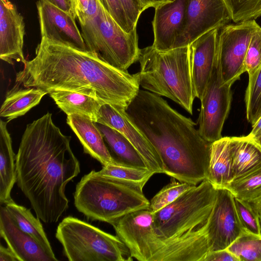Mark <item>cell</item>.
<instances>
[{"label":"cell","mask_w":261,"mask_h":261,"mask_svg":"<svg viewBox=\"0 0 261 261\" xmlns=\"http://www.w3.org/2000/svg\"><path fill=\"white\" fill-rule=\"evenodd\" d=\"M23 65L16 73V82L48 93L75 92L93 97L102 105L126 109L140 90L136 73L114 67L90 51L45 39L36 47L35 57Z\"/></svg>","instance_id":"obj_1"},{"label":"cell","mask_w":261,"mask_h":261,"mask_svg":"<svg viewBox=\"0 0 261 261\" xmlns=\"http://www.w3.org/2000/svg\"><path fill=\"white\" fill-rule=\"evenodd\" d=\"M70 140L47 112L27 124L16 154L17 184L46 223L57 222L67 211L66 186L80 172Z\"/></svg>","instance_id":"obj_2"},{"label":"cell","mask_w":261,"mask_h":261,"mask_svg":"<svg viewBox=\"0 0 261 261\" xmlns=\"http://www.w3.org/2000/svg\"><path fill=\"white\" fill-rule=\"evenodd\" d=\"M126 112L158 152L163 173L195 186L206 179L212 143L200 135L190 118L160 96L140 89Z\"/></svg>","instance_id":"obj_3"},{"label":"cell","mask_w":261,"mask_h":261,"mask_svg":"<svg viewBox=\"0 0 261 261\" xmlns=\"http://www.w3.org/2000/svg\"><path fill=\"white\" fill-rule=\"evenodd\" d=\"M139 72L145 90L174 101L190 114L195 99L191 79L189 45L159 51L152 45L140 49Z\"/></svg>","instance_id":"obj_4"},{"label":"cell","mask_w":261,"mask_h":261,"mask_svg":"<svg viewBox=\"0 0 261 261\" xmlns=\"http://www.w3.org/2000/svg\"><path fill=\"white\" fill-rule=\"evenodd\" d=\"M142 190L93 170L77 184L74 203L87 218L111 225L127 214L149 208Z\"/></svg>","instance_id":"obj_5"},{"label":"cell","mask_w":261,"mask_h":261,"mask_svg":"<svg viewBox=\"0 0 261 261\" xmlns=\"http://www.w3.org/2000/svg\"><path fill=\"white\" fill-rule=\"evenodd\" d=\"M217 189L205 179L182 193L174 201L153 213V227L165 244L207 231Z\"/></svg>","instance_id":"obj_6"},{"label":"cell","mask_w":261,"mask_h":261,"mask_svg":"<svg viewBox=\"0 0 261 261\" xmlns=\"http://www.w3.org/2000/svg\"><path fill=\"white\" fill-rule=\"evenodd\" d=\"M56 238L70 261L133 260L128 248L117 236L72 216L59 224Z\"/></svg>","instance_id":"obj_7"},{"label":"cell","mask_w":261,"mask_h":261,"mask_svg":"<svg viewBox=\"0 0 261 261\" xmlns=\"http://www.w3.org/2000/svg\"><path fill=\"white\" fill-rule=\"evenodd\" d=\"M80 25L88 50L101 60L124 70L138 61L141 49L137 29L125 32L100 3L96 15Z\"/></svg>","instance_id":"obj_8"},{"label":"cell","mask_w":261,"mask_h":261,"mask_svg":"<svg viewBox=\"0 0 261 261\" xmlns=\"http://www.w3.org/2000/svg\"><path fill=\"white\" fill-rule=\"evenodd\" d=\"M231 87L222 81L216 53L211 75L200 99L201 107L198 118L199 133L209 142L213 143L222 137L223 127L231 106Z\"/></svg>","instance_id":"obj_9"},{"label":"cell","mask_w":261,"mask_h":261,"mask_svg":"<svg viewBox=\"0 0 261 261\" xmlns=\"http://www.w3.org/2000/svg\"><path fill=\"white\" fill-rule=\"evenodd\" d=\"M259 25L255 19L227 24L219 29L217 53L224 83L231 86L245 71V59L251 38Z\"/></svg>","instance_id":"obj_10"},{"label":"cell","mask_w":261,"mask_h":261,"mask_svg":"<svg viewBox=\"0 0 261 261\" xmlns=\"http://www.w3.org/2000/svg\"><path fill=\"white\" fill-rule=\"evenodd\" d=\"M231 20L224 0H189L184 25L174 48L189 45L202 35Z\"/></svg>","instance_id":"obj_11"},{"label":"cell","mask_w":261,"mask_h":261,"mask_svg":"<svg viewBox=\"0 0 261 261\" xmlns=\"http://www.w3.org/2000/svg\"><path fill=\"white\" fill-rule=\"evenodd\" d=\"M206 229L210 251L226 249L245 230L235 208L234 196L227 189H217Z\"/></svg>","instance_id":"obj_12"},{"label":"cell","mask_w":261,"mask_h":261,"mask_svg":"<svg viewBox=\"0 0 261 261\" xmlns=\"http://www.w3.org/2000/svg\"><path fill=\"white\" fill-rule=\"evenodd\" d=\"M96 123L114 128L123 135L133 145L147 167L155 173H163L162 160L148 139L127 116L126 109L116 105H101Z\"/></svg>","instance_id":"obj_13"},{"label":"cell","mask_w":261,"mask_h":261,"mask_svg":"<svg viewBox=\"0 0 261 261\" xmlns=\"http://www.w3.org/2000/svg\"><path fill=\"white\" fill-rule=\"evenodd\" d=\"M36 5L41 39L88 50L70 13L60 9L47 0H38Z\"/></svg>","instance_id":"obj_14"},{"label":"cell","mask_w":261,"mask_h":261,"mask_svg":"<svg viewBox=\"0 0 261 261\" xmlns=\"http://www.w3.org/2000/svg\"><path fill=\"white\" fill-rule=\"evenodd\" d=\"M189 0H169L155 8L152 21L154 41L152 46L159 51L174 48L182 30Z\"/></svg>","instance_id":"obj_15"},{"label":"cell","mask_w":261,"mask_h":261,"mask_svg":"<svg viewBox=\"0 0 261 261\" xmlns=\"http://www.w3.org/2000/svg\"><path fill=\"white\" fill-rule=\"evenodd\" d=\"M23 18L9 0H0V58L10 64L26 60L23 53Z\"/></svg>","instance_id":"obj_16"},{"label":"cell","mask_w":261,"mask_h":261,"mask_svg":"<svg viewBox=\"0 0 261 261\" xmlns=\"http://www.w3.org/2000/svg\"><path fill=\"white\" fill-rule=\"evenodd\" d=\"M219 29L202 35L189 45L192 83L194 95L202 97L215 61Z\"/></svg>","instance_id":"obj_17"},{"label":"cell","mask_w":261,"mask_h":261,"mask_svg":"<svg viewBox=\"0 0 261 261\" xmlns=\"http://www.w3.org/2000/svg\"><path fill=\"white\" fill-rule=\"evenodd\" d=\"M0 235L19 261H55L35 239L19 228L5 206L1 207Z\"/></svg>","instance_id":"obj_18"},{"label":"cell","mask_w":261,"mask_h":261,"mask_svg":"<svg viewBox=\"0 0 261 261\" xmlns=\"http://www.w3.org/2000/svg\"><path fill=\"white\" fill-rule=\"evenodd\" d=\"M66 122L77 137L85 153L98 161L102 166L122 164L110 153L96 122L87 116L76 114L67 115Z\"/></svg>","instance_id":"obj_19"},{"label":"cell","mask_w":261,"mask_h":261,"mask_svg":"<svg viewBox=\"0 0 261 261\" xmlns=\"http://www.w3.org/2000/svg\"><path fill=\"white\" fill-rule=\"evenodd\" d=\"M230 137H224L212 143L206 179L216 189L226 188L233 180Z\"/></svg>","instance_id":"obj_20"},{"label":"cell","mask_w":261,"mask_h":261,"mask_svg":"<svg viewBox=\"0 0 261 261\" xmlns=\"http://www.w3.org/2000/svg\"><path fill=\"white\" fill-rule=\"evenodd\" d=\"M9 122L0 121V203L13 200L11 192L17 181L15 157L12 141L7 125Z\"/></svg>","instance_id":"obj_21"},{"label":"cell","mask_w":261,"mask_h":261,"mask_svg":"<svg viewBox=\"0 0 261 261\" xmlns=\"http://www.w3.org/2000/svg\"><path fill=\"white\" fill-rule=\"evenodd\" d=\"M233 180L242 178L261 167V149L246 136L230 137Z\"/></svg>","instance_id":"obj_22"},{"label":"cell","mask_w":261,"mask_h":261,"mask_svg":"<svg viewBox=\"0 0 261 261\" xmlns=\"http://www.w3.org/2000/svg\"><path fill=\"white\" fill-rule=\"evenodd\" d=\"M48 94L37 88H13L9 90L0 109V116L9 122L25 114Z\"/></svg>","instance_id":"obj_23"},{"label":"cell","mask_w":261,"mask_h":261,"mask_svg":"<svg viewBox=\"0 0 261 261\" xmlns=\"http://www.w3.org/2000/svg\"><path fill=\"white\" fill-rule=\"evenodd\" d=\"M48 94L67 115L80 114L96 122L98 113L102 104L93 97L65 90L52 91Z\"/></svg>","instance_id":"obj_24"},{"label":"cell","mask_w":261,"mask_h":261,"mask_svg":"<svg viewBox=\"0 0 261 261\" xmlns=\"http://www.w3.org/2000/svg\"><path fill=\"white\" fill-rule=\"evenodd\" d=\"M5 205L10 216L19 228L35 239L55 261L58 260L40 219L34 216L30 209L16 203L13 200Z\"/></svg>","instance_id":"obj_25"},{"label":"cell","mask_w":261,"mask_h":261,"mask_svg":"<svg viewBox=\"0 0 261 261\" xmlns=\"http://www.w3.org/2000/svg\"><path fill=\"white\" fill-rule=\"evenodd\" d=\"M97 125L118 162L132 167L148 168L139 152L123 135L106 125L97 123Z\"/></svg>","instance_id":"obj_26"},{"label":"cell","mask_w":261,"mask_h":261,"mask_svg":"<svg viewBox=\"0 0 261 261\" xmlns=\"http://www.w3.org/2000/svg\"><path fill=\"white\" fill-rule=\"evenodd\" d=\"M102 175L114 178L143 189L151 177L155 174L148 168H140L122 164H109L98 171Z\"/></svg>","instance_id":"obj_27"},{"label":"cell","mask_w":261,"mask_h":261,"mask_svg":"<svg viewBox=\"0 0 261 261\" xmlns=\"http://www.w3.org/2000/svg\"><path fill=\"white\" fill-rule=\"evenodd\" d=\"M226 249L239 261H261V234L244 230Z\"/></svg>","instance_id":"obj_28"},{"label":"cell","mask_w":261,"mask_h":261,"mask_svg":"<svg viewBox=\"0 0 261 261\" xmlns=\"http://www.w3.org/2000/svg\"><path fill=\"white\" fill-rule=\"evenodd\" d=\"M234 197L253 203L261 199V167L251 173L232 180L226 187Z\"/></svg>","instance_id":"obj_29"},{"label":"cell","mask_w":261,"mask_h":261,"mask_svg":"<svg viewBox=\"0 0 261 261\" xmlns=\"http://www.w3.org/2000/svg\"><path fill=\"white\" fill-rule=\"evenodd\" d=\"M245 103L247 120L253 126L261 117V66L249 76Z\"/></svg>","instance_id":"obj_30"},{"label":"cell","mask_w":261,"mask_h":261,"mask_svg":"<svg viewBox=\"0 0 261 261\" xmlns=\"http://www.w3.org/2000/svg\"><path fill=\"white\" fill-rule=\"evenodd\" d=\"M195 185L180 181L171 177L170 181L164 186L150 200L149 210L155 213L174 201L182 193Z\"/></svg>","instance_id":"obj_31"},{"label":"cell","mask_w":261,"mask_h":261,"mask_svg":"<svg viewBox=\"0 0 261 261\" xmlns=\"http://www.w3.org/2000/svg\"><path fill=\"white\" fill-rule=\"evenodd\" d=\"M224 1L229 9L234 23L255 19L261 16V0Z\"/></svg>","instance_id":"obj_32"},{"label":"cell","mask_w":261,"mask_h":261,"mask_svg":"<svg viewBox=\"0 0 261 261\" xmlns=\"http://www.w3.org/2000/svg\"><path fill=\"white\" fill-rule=\"evenodd\" d=\"M235 208L243 228L250 232L261 234V223L257 212L246 201L234 197Z\"/></svg>","instance_id":"obj_33"},{"label":"cell","mask_w":261,"mask_h":261,"mask_svg":"<svg viewBox=\"0 0 261 261\" xmlns=\"http://www.w3.org/2000/svg\"><path fill=\"white\" fill-rule=\"evenodd\" d=\"M245 69L251 76L261 66V27L253 33L245 59Z\"/></svg>","instance_id":"obj_34"},{"label":"cell","mask_w":261,"mask_h":261,"mask_svg":"<svg viewBox=\"0 0 261 261\" xmlns=\"http://www.w3.org/2000/svg\"><path fill=\"white\" fill-rule=\"evenodd\" d=\"M99 2L125 32L129 33L137 29L132 25L121 0H99Z\"/></svg>","instance_id":"obj_35"},{"label":"cell","mask_w":261,"mask_h":261,"mask_svg":"<svg viewBox=\"0 0 261 261\" xmlns=\"http://www.w3.org/2000/svg\"><path fill=\"white\" fill-rule=\"evenodd\" d=\"M70 13L80 24L94 17L98 10L99 0H67Z\"/></svg>","instance_id":"obj_36"},{"label":"cell","mask_w":261,"mask_h":261,"mask_svg":"<svg viewBox=\"0 0 261 261\" xmlns=\"http://www.w3.org/2000/svg\"><path fill=\"white\" fill-rule=\"evenodd\" d=\"M128 17L134 28H137L139 18L144 10L140 0H121Z\"/></svg>","instance_id":"obj_37"},{"label":"cell","mask_w":261,"mask_h":261,"mask_svg":"<svg viewBox=\"0 0 261 261\" xmlns=\"http://www.w3.org/2000/svg\"><path fill=\"white\" fill-rule=\"evenodd\" d=\"M203 261H239L226 249L210 251L205 256Z\"/></svg>","instance_id":"obj_38"},{"label":"cell","mask_w":261,"mask_h":261,"mask_svg":"<svg viewBox=\"0 0 261 261\" xmlns=\"http://www.w3.org/2000/svg\"><path fill=\"white\" fill-rule=\"evenodd\" d=\"M0 261H19L12 250L1 244Z\"/></svg>","instance_id":"obj_39"},{"label":"cell","mask_w":261,"mask_h":261,"mask_svg":"<svg viewBox=\"0 0 261 261\" xmlns=\"http://www.w3.org/2000/svg\"><path fill=\"white\" fill-rule=\"evenodd\" d=\"M252 127L251 131L247 137L254 140L261 135V117Z\"/></svg>","instance_id":"obj_40"},{"label":"cell","mask_w":261,"mask_h":261,"mask_svg":"<svg viewBox=\"0 0 261 261\" xmlns=\"http://www.w3.org/2000/svg\"><path fill=\"white\" fill-rule=\"evenodd\" d=\"M169 0H140L144 10L150 8H155L158 5Z\"/></svg>","instance_id":"obj_41"},{"label":"cell","mask_w":261,"mask_h":261,"mask_svg":"<svg viewBox=\"0 0 261 261\" xmlns=\"http://www.w3.org/2000/svg\"><path fill=\"white\" fill-rule=\"evenodd\" d=\"M60 9L70 13V7L67 0H47Z\"/></svg>","instance_id":"obj_42"},{"label":"cell","mask_w":261,"mask_h":261,"mask_svg":"<svg viewBox=\"0 0 261 261\" xmlns=\"http://www.w3.org/2000/svg\"><path fill=\"white\" fill-rule=\"evenodd\" d=\"M254 209L257 210L261 208V199L256 202L250 203Z\"/></svg>","instance_id":"obj_43"},{"label":"cell","mask_w":261,"mask_h":261,"mask_svg":"<svg viewBox=\"0 0 261 261\" xmlns=\"http://www.w3.org/2000/svg\"><path fill=\"white\" fill-rule=\"evenodd\" d=\"M252 140H253L261 149V135L257 138Z\"/></svg>","instance_id":"obj_44"},{"label":"cell","mask_w":261,"mask_h":261,"mask_svg":"<svg viewBox=\"0 0 261 261\" xmlns=\"http://www.w3.org/2000/svg\"><path fill=\"white\" fill-rule=\"evenodd\" d=\"M255 210L257 212V213L259 215V219H260V223H261V208Z\"/></svg>","instance_id":"obj_45"}]
</instances>
